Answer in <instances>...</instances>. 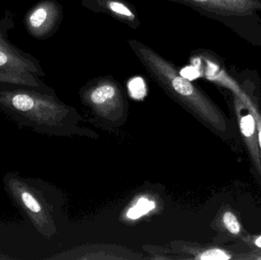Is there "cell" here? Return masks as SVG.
<instances>
[{"label":"cell","instance_id":"cell-1","mask_svg":"<svg viewBox=\"0 0 261 260\" xmlns=\"http://www.w3.org/2000/svg\"><path fill=\"white\" fill-rule=\"evenodd\" d=\"M147 75L167 93L190 105L225 140L239 137V128L178 67L154 49L136 39L127 41Z\"/></svg>","mask_w":261,"mask_h":260},{"label":"cell","instance_id":"cell-2","mask_svg":"<svg viewBox=\"0 0 261 260\" xmlns=\"http://www.w3.org/2000/svg\"><path fill=\"white\" fill-rule=\"evenodd\" d=\"M0 111L19 127L47 134L61 128L68 111L53 90L23 85H0Z\"/></svg>","mask_w":261,"mask_h":260},{"label":"cell","instance_id":"cell-3","mask_svg":"<svg viewBox=\"0 0 261 260\" xmlns=\"http://www.w3.org/2000/svg\"><path fill=\"white\" fill-rule=\"evenodd\" d=\"M190 8L261 47V0H167Z\"/></svg>","mask_w":261,"mask_h":260},{"label":"cell","instance_id":"cell-4","mask_svg":"<svg viewBox=\"0 0 261 260\" xmlns=\"http://www.w3.org/2000/svg\"><path fill=\"white\" fill-rule=\"evenodd\" d=\"M3 183L9 198L37 232L49 236L53 230V218L41 182L9 172L5 174Z\"/></svg>","mask_w":261,"mask_h":260},{"label":"cell","instance_id":"cell-5","mask_svg":"<svg viewBox=\"0 0 261 260\" xmlns=\"http://www.w3.org/2000/svg\"><path fill=\"white\" fill-rule=\"evenodd\" d=\"M64 18L62 6L57 0H41L26 12L24 26L28 34L36 40L51 38Z\"/></svg>","mask_w":261,"mask_h":260},{"label":"cell","instance_id":"cell-6","mask_svg":"<svg viewBox=\"0 0 261 260\" xmlns=\"http://www.w3.org/2000/svg\"><path fill=\"white\" fill-rule=\"evenodd\" d=\"M83 7L96 13H103L134 30L141 25L138 12L126 0H81Z\"/></svg>","mask_w":261,"mask_h":260},{"label":"cell","instance_id":"cell-7","mask_svg":"<svg viewBox=\"0 0 261 260\" xmlns=\"http://www.w3.org/2000/svg\"><path fill=\"white\" fill-rule=\"evenodd\" d=\"M84 97L96 107L121 105L123 100L122 89L111 76L93 79L86 88Z\"/></svg>","mask_w":261,"mask_h":260},{"label":"cell","instance_id":"cell-8","mask_svg":"<svg viewBox=\"0 0 261 260\" xmlns=\"http://www.w3.org/2000/svg\"><path fill=\"white\" fill-rule=\"evenodd\" d=\"M0 69L31 73L41 77L45 75L39 61L30 53L23 50L12 51L0 48Z\"/></svg>","mask_w":261,"mask_h":260},{"label":"cell","instance_id":"cell-9","mask_svg":"<svg viewBox=\"0 0 261 260\" xmlns=\"http://www.w3.org/2000/svg\"><path fill=\"white\" fill-rule=\"evenodd\" d=\"M0 85H23L50 90L39 76L31 73H21L0 69Z\"/></svg>","mask_w":261,"mask_h":260},{"label":"cell","instance_id":"cell-10","mask_svg":"<svg viewBox=\"0 0 261 260\" xmlns=\"http://www.w3.org/2000/svg\"><path fill=\"white\" fill-rule=\"evenodd\" d=\"M15 15L12 11L6 10L3 18L0 19V48L20 51L21 49L9 41V33L15 27Z\"/></svg>","mask_w":261,"mask_h":260},{"label":"cell","instance_id":"cell-11","mask_svg":"<svg viewBox=\"0 0 261 260\" xmlns=\"http://www.w3.org/2000/svg\"><path fill=\"white\" fill-rule=\"evenodd\" d=\"M155 207L156 204L154 201H149L146 198H139L136 204L128 211L127 217L132 220L138 219L141 217L147 215L150 211L153 210Z\"/></svg>","mask_w":261,"mask_h":260},{"label":"cell","instance_id":"cell-12","mask_svg":"<svg viewBox=\"0 0 261 260\" xmlns=\"http://www.w3.org/2000/svg\"><path fill=\"white\" fill-rule=\"evenodd\" d=\"M222 221H223L225 228L230 234L234 236L240 235L241 230H242L240 222L233 212H229V211L225 212L222 216Z\"/></svg>","mask_w":261,"mask_h":260},{"label":"cell","instance_id":"cell-13","mask_svg":"<svg viewBox=\"0 0 261 260\" xmlns=\"http://www.w3.org/2000/svg\"><path fill=\"white\" fill-rule=\"evenodd\" d=\"M232 256L225 250L219 248L210 249L201 253L199 259L202 260H228Z\"/></svg>","mask_w":261,"mask_h":260},{"label":"cell","instance_id":"cell-14","mask_svg":"<svg viewBox=\"0 0 261 260\" xmlns=\"http://www.w3.org/2000/svg\"><path fill=\"white\" fill-rule=\"evenodd\" d=\"M253 107L257 121V135H258V146L261 160V90L254 95L253 99Z\"/></svg>","mask_w":261,"mask_h":260},{"label":"cell","instance_id":"cell-15","mask_svg":"<svg viewBox=\"0 0 261 260\" xmlns=\"http://www.w3.org/2000/svg\"><path fill=\"white\" fill-rule=\"evenodd\" d=\"M254 245L257 247V248L261 249V235L257 237L254 241Z\"/></svg>","mask_w":261,"mask_h":260},{"label":"cell","instance_id":"cell-16","mask_svg":"<svg viewBox=\"0 0 261 260\" xmlns=\"http://www.w3.org/2000/svg\"><path fill=\"white\" fill-rule=\"evenodd\" d=\"M10 259V257H9V256H4V255L2 254V253H0V259Z\"/></svg>","mask_w":261,"mask_h":260}]
</instances>
